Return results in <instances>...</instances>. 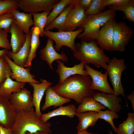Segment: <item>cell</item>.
I'll return each instance as SVG.
<instances>
[{
	"mask_svg": "<svg viewBox=\"0 0 134 134\" xmlns=\"http://www.w3.org/2000/svg\"><path fill=\"white\" fill-rule=\"evenodd\" d=\"M92 82L89 75L75 74L68 77L61 84L51 87L61 96L73 99L80 104L84 100L93 97L96 92L91 88Z\"/></svg>",
	"mask_w": 134,
	"mask_h": 134,
	"instance_id": "obj_1",
	"label": "cell"
},
{
	"mask_svg": "<svg viewBox=\"0 0 134 134\" xmlns=\"http://www.w3.org/2000/svg\"><path fill=\"white\" fill-rule=\"evenodd\" d=\"M77 48L73 52L74 57L84 64H92L97 67L106 70L110 58L97 44L95 40L89 41L81 40L76 45Z\"/></svg>",
	"mask_w": 134,
	"mask_h": 134,
	"instance_id": "obj_2",
	"label": "cell"
},
{
	"mask_svg": "<svg viewBox=\"0 0 134 134\" xmlns=\"http://www.w3.org/2000/svg\"><path fill=\"white\" fill-rule=\"evenodd\" d=\"M51 123H44L36 115L33 107L30 111H22L17 112L12 127L13 134L35 133L37 132L51 134Z\"/></svg>",
	"mask_w": 134,
	"mask_h": 134,
	"instance_id": "obj_3",
	"label": "cell"
},
{
	"mask_svg": "<svg viewBox=\"0 0 134 134\" xmlns=\"http://www.w3.org/2000/svg\"><path fill=\"white\" fill-rule=\"evenodd\" d=\"M116 15V11L109 9L97 14L88 16L79 27L84 29L83 32L79 34L76 38L85 41L95 40L100 27L110 20L114 19Z\"/></svg>",
	"mask_w": 134,
	"mask_h": 134,
	"instance_id": "obj_4",
	"label": "cell"
},
{
	"mask_svg": "<svg viewBox=\"0 0 134 134\" xmlns=\"http://www.w3.org/2000/svg\"><path fill=\"white\" fill-rule=\"evenodd\" d=\"M127 68L124 59H118L113 57L108 63L106 70L113 88L114 94L116 96L122 95L126 101L127 99L124 93L121 78L123 72Z\"/></svg>",
	"mask_w": 134,
	"mask_h": 134,
	"instance_id": "obj_5",
	"label": "cell"
},
{
	"mask_svg": "<svg viewBox=\"0 0 134 134\" xmlns=\"http://www.w3.org/2000/svg\"><path fill=\"white\" fill-rule=\"evenodd\" d=\"M83 31L84 29L82 28L73 31L54 32L44 30V35L55 42V45L54 47L56 50L59 51L63 46H65L70 48L73 52L77 48L75 39Z\"/></svg>",
	"mask_w": 134,
	"mask_h": 134,
	"instance_id": "obj_6",
	"label": "cell"
},
{
	"mask_svg": "<svg viewBox=\"0 0 134 134\" xmlns=\"http://www.w3.org/2000/svg\"><path fill=\"white\" fill-rule=\"evenodd\" d=\"M133 33V30L124 22H116L113 26V51H124Z\"/></svg>",
	"mask_w": 134,
	"mask_h": 134,
	"instance_id": "obj_7",
	"label": "cell"
},
{
	"mask_svg": "<svg viewBox=\"0 0 134 134\" xmlns=\"http://www.w3.org/2000/svg\"><path fill=\"white\" fill-rule=\"evenodd\" d=\"M116 22L114 19L110 20L100 29L96 35L95 40L103 51H113V26Z\"/></svg>",
	"mask_w": 134,
	"mask_h": 134,
	"instance_id": "obj_8",
	"label": "cell"
},
{
	"mask_svg": "<svg viewBox=\"0 0 134 134\" xmlns=\"http://www.w3.org/2000/svg\"><path fill=\"white\" fill-rule=\"evenodd\" d=\"M84 66L87 75L91 78V88L92 90L106 94H114L113 89L111 87L108 82V74L106 71L104 73H102V71L95 70L88 65L84 64Z\"/></svg>",
	"mask_w": 134,
	"mask_h": 134,
	"instance_id": "obj_9",
	"label": "cell"
},
{
	"mask_svg": "<svg viewBox=\"0 0 134 134\" xmlns=\"http://www.w3.org/2000/svg\"><path fill=\"white\" fill-rule=\"evenodd\" d=\"M74 7L67 15L64 31H73L80 27L84 22L87 16L85 10L79 5V0H71Z\"/></svg>",
	"mask_w": 134,
	"mask_h": 134,
	"instance_id": "obj_10",
	"label": "cell"
},
{
	"mask_svg": "<svg viewBox=\"0 0 134 134\" xmlns=\"http://www.w3.org/2000/svg\"><path fill=\"white\" fill-rule=\"evenodd\" d=\"M59 0H21L18 1V6L25 13H38L52 10Z\"/></svg>",
	"mask_w": 134,
	"mask_h": 134,
	"instance_id": "obj_11",
	"label": "cell"
},
{
	"mask_svg": "<svg viewBox=\"0 0 134 134\" xmlns=\"http://www.w3.org/2000/svg\"><path fill=\"white\" fill-rule=\"evenodd\" d=\"M9 100L17 112L22 111H30L34 106L30 91L25 88L12 93Z\"/></svg>",
	"mask_w": 134,
	"mask_h": 134,
	"instance_id": "obj_12",
	"label": "cell"
},
{
	"mask_svg": "<svg viewBox=\"0 0 134 134\" xmlns=\"http://www.w3.org/2000/svg\"><path fill=\"white\" fill-rule=\"evenodd\" d=\"M3 56L10 67L11 71L10 77L12 79H14L16 81L25 83H40L39 81L34 79L35 76L30 73L31 67L25 68L15 64L6 54L4 55Z\"/></svg>",
	"mask_w": 134,
	"mask_h": 134,
	"instance_id": "obj_13",
	"label": "cell"
},
{
	"mask_svg": "<svg viewBox=\"0 0 134 134\" xmlns=\"http://www.w3.org/2000/svg\"><path fill=\"white\" fill-rule=\"evenodd\" d=\"M17 113L9 100L0 95V125L6 128H12Z\"/></svg>",
	"mask_w": 134,
	"mask_h": 134,
	"instance_id": "obj_14",
	"label": "cell"
},
{
	"mask_svg": "<svg viewBox=\"0 0 134 134\" xmlns=\"http://www.w3.org/2000/svg\"><path fill=\"white\" fill-rule=\"evenodd\" d=\"M54 42L52 39L48 38L46 46L40 51L41 58L47 62L49 68L51 69H53L52 63L55 60H59L66 62L68 60L66 54L64 53L59 54L56 51L53 46Z\"/></svg>",
	"mask_w": 134,
	"mask_h": 134,
	"instance_id": "obj_15",
	"label": "cell"
},
{
	"mask_svg": "<svg viewBox=\"0 0 134 134\" xmlns=\"http://www.w3.org/2000/svg\"><path fill=\"white\" fill-rule=\"evenodd\" d=\"M57 62L58 65L56 72L59 77V84H61L67 78L72 75L78 74L88 75L86 70L84 69V64L81 62L71 67L65 66L64 62L60 60H57Z\"/></svg>",
	"mask_w": 134,
	"mask_h": 134,
	"instance_id": "obj_16",
	"label": "cell"
},
{
	"mask_svg": "<svg viewBox=\"0 0 134 134\" xmlns=\"http://www.w3.org/2000/svg\"><path fill=\"white\" fill-rule=\"evenodd\" d=\"M93 98L97 101L107 108L108 110L116 112H119L122 109V98L116 96L114 94H107L103 92H96Z\"/></svg>",
	"mask_w": 134,
	"mask_h": 134,
	"instance_id": "obj_17",
	"label": "cell"
},
{
	"mask_svg": "<svg viewBox=\"0 0 134 134\" xmlns=\"http://www.w3.org/2000/svg\"><path fill=\"white\" fill-rule=\"evenodd\" d=\"M40 81L41 83H29L34 89L32 101L34 106L35 107V112L36 116L40 118L42 114L40 108L42 99L46 89L53 84L52 82L43 79H41Z\"/></svg>",
	"mask_w": 134,
	"mask_h": 134,
	"instance_id": "obj_18",
	"label": "cell"
},
{
	"mask_svg": "<svg viewBox=\"0 0 134 134\" xmlns=\"http://www.w3.org/2000/svg\"><path fill=\"white\" fill-rule=\"evenodd\" d=\"M26 35V42L19 51L14 53L9 51L7 55L10 59H12L13 62L17 65L24 67L27 63L30 54L31 32L30 31Z\"/></svg>",
	"mask_w": 134,
	"mask_h": 134,
	"instance_id": "obj_19",
	"label": "cell"
},
{
	"mask_svg": "<svg viewBox=\"0 0 134 134\" xmlns=\"http://www.w3.org/2000/svg\"><path fill=\"white\" fill-rule=\"evenodd\" d=\"M8 33L11 34L10 44L14 53H17L25 44L26 35L14 21L11 26Z\"/></svg>",
	"mask_w": 134,
	"mask_h": 134,
	"instance_id": "obj_20",
	"label": "cell"
},
{
	"mask_svg": "<svg viewBox=\"0 0 134 134\" xmlns=\"http://www.w3.org/2000/svg\"><path fill=\"white\" fill-rule=\"evenodd\" d=\"M45 101L41 108L44 111L48 107L54 106L53 107L62 106L63 104L70 102L71 100L64 98L57 93L50 86L48 87L45 91Z\"/></svg>",
	"mask_w": 134,
	"mask_h": 134,
	"instance_id": "obj_21",
	"label": "cell"
},
{
	"mask_svg": "<svg viewBox=\"0 0 134 134\" xmlns=\"http://www.w3.org/2000/svg\"><path fill=\"white\" fill-rule=\"evenodd\" d=\"M98 114V112L95 111L76 113L75 115L79 120V123L76 127L77 133L83 131H87L90 127L94 126L99 119Z\"/></svg>",
	"mask_w": 134,
	"mask_h": 134,
	"instance_id": "obj_22",
	"label": "cell"
},
{
	"mask_svg": "<svg viewBox=\"0 0 134 134\" xmlns=\"http://www.w3.org/2000/svg\"><path fill=\"white\" fill-rule=\"evenodd\" d=\"M76 110V106L73 104L65 106H62L46 113L42 114L40 119L44 123H47L48 120L52 117L60 115L66 116L71 119L75 115Z\"/></svg>",
	"mask_w": 134,
	"mask_h": 134,
	"instance_id": "obj_23",
	"label": "cell"
},
{
	"mask_svg": "<svg viewBox=\"0 0 134 134\" xmlns=\"http://www.w3.org/2000/svg\"><path fill=\"white\" fill-rule=\"evenodd\" d=\"M11 73V70L8 72L6 80L0 85V95L9 99L12 93L20 91L26 83L13 81L10 77Z\"/></svg>",
	"mask_w": 134,
	"mask_h": 134,
	"instance_id": "obj_24",
	"label": "cell"
},
{
	"mask_svg": "<svg viewBox=\"0 0 134 134\" xmlns=\"http://www.w3.org/2000/svg\"><path fill=\"white\" fill-rule=\"evenodd\" d=\"M16 24L26 34L30 31V27L34 24L31 13L21 12L16 10L11 12Z\"/></svg>",
	"mask_w": 134,
	"mask_h": 134,
	"instance_id": "obj_25",
	"label": "cell"
},
{
	"mask_svg": "<svg viewBox=\"0 0 134 134\" xmlns=\"http://www.w3.org/2000/svg\"><path fill=\"white\" fill-rule=\"evenodd\" d=\"M74 7V4L71 0L69 4L62 12L49 25L46 27L44 30L49 31L56 28L58 30V31H64L68 13Z\"/></svg>",
	"mask_w": 134,
	"mask_h": 134,
	"instance_id": "obj_26",
	"label": "cell"
},
{
	"mask_svg": "<svg viewBox=\"0 0 134 134\" xmlns=\"http://www.w3.org/2000/svg\"><path fill=\"white\" fill-rule=\"evenodd\" d=\"M30 31L31 32V37L30 53L27 61L24 67L31 66L32 60L36 56V51L40 43V32L38 28L34 26Z\"/></svg>",
	"mask_w": 134,
	"mask_h": 134,
	"instance_id": "obj_27",
	"label": "cell"
},
{
	"mask_svg": "<svg viewBox=\"0 0 134 134\" xmlns=\"http://www.w3.org/2000/svg\"><path fill=\"white\" fill-rule=\"evenodd\" d=\"M106 108L95 100L93 97L86 99L82 102L76 109L77 113H82L89 111L98 112Z\"/></svg>",
	"mask_w": 134,
	"mask_h": 134,
	"instance_id": "obj_28",
	"label": "cell"
},
{
	"mask_svg": "<svg viewBox=\"0 0 134 134\" xmlns=\"http://www.w3.org/2000/svg\"><path fill=\"white\" fill-rule=\"evenodd\" d=\"M109 9L115 11H122L125 17L128 21L134 23V0H130L128 2L123 4L116 6L108 5Z\"/></svg>",
	"mask_w": 134,
	"mask_h": 134,
	"instance_id": "obj_29",
	"label": "cell"
},
{
	"mask_svg": "<svg viewBox=\"0 0 134 134\" xmlns=\"http://www.w3.org/2000/svg\"><path fill=\"white\" fill-rule=\"evenodd\" d=\"M126 120L117 127V134H134V114L129 112Z\"/></svg>",
	"mask_w": 134,
	"mask_h": 134,
	"instance_id": "obj_30",
	"label": "cell"
},
{
	"mask_svg": "<svg viewBox=\"0 0 134 134\" xmlns=\"http://www.w3.org/2000/svg\"><path fill=\"white\" fill-rule=\"evenodd\" d=\"M50 12V10H46L40 13H32L33 17L34 26L38 28L40 37H42L44 35V28L46 23L47 17Z\"/></svg>",
	"mask_w": 134,
	"mask_h": 134,
	"instance_id": "obj_31",
	"label": "cell"
},
{
	"mask_svg": "<svg viewBox=\"0 0 134 134\" xmlns=\"http://www.w3.org/2000/svg\"><path fill=\"white\" fill-rule=\"evenodd\" d=\"M71 1V0H61L55 4L52 11L47 16L45 27L60 15Z\"/></svg>",
	"mask_w": 134,
	"mask_h": 134,
	"instance_id": "obj_32",
	"label": "cell"
},
{
	"mask_svg": "<svg viewBox=\"0 0 134 134\" xmlns=\"http://www.w3.org/2000/svg\"><path fill=\"white\" fill-rule=\"evenodd\" d=\"M98 112V119H103L108 122L114 132L116 133L117 127L114 124L113 120L119 117L117 113L108 109L105 111L101 110Z\"/></svg>",
	"mask_w": 134,
	"mask_h": 134,
	"instance_id": "obj_33",
	"label": "cell"
},
{
	"mask_svg": "<svg viewBox=\"0 0 134 134\" xmlns=\"http://www.w3.org/2000/svg\"><path fill=\"white\" fill-rule=\"evenodd\" d=\"M104 0H92L89 8L85 11L87 16L92 15L103 12L105 7Z\"/></svg>",
	"mask_w": 134,
	"mask_h": 134,
	"instance_id": "obj_34",
	"label": "cell"
},
{
	"mask_svg": "<svg viewBox=\"0 0 134 134\" xmlns=\"http://www.w3.org/2000/svg\"><path fill=\"white\" fill-rule=\"evenodd\" d=\"M18 8V1L14 0H0V15L11 12Z\"/></svg>",
	"mask_w": 134,
	"mask_h": 134,
	"instance_id": "obj_35",
	"label": "cell"
},
{
	"mask_svg": "<svg viewBox=\"0 0 134 134\" xmlns=\"http://www.w3.org/2000/svg\"><path fill=\"white\" fill-rule=\"evenodd\" d=\"M14 20L11 12H6L0 15V29H5L8 33Z\"/></svg>",
	"mask_w": 134,
	"mask_h": 134,
	"instance_id": "obj_36",
	"label": "cell"
},
{
	"mask_svg": "<svg viewBox=\"0 0 134 134\" xmlns=\"http://www.w3.org/2000/svg\"><path fill=\"white\" fill-rule=\"evenodd\" d=\"M11 71L10 67L3 56L0 59V85L6 80L8 72Z\"/></svg>",
	"mask_w": 134,
	"mask_h": 134,
	"instance_id": "obj_37",
	"label": "cell"
},
{
	"mask_svg": "<svg viewBox=\"0 0 134 134\" xmlns=\"http://www.w3.org/2000/svg\"><path fill=\"white\" fill-rule=\"evenodd\" d=\"M8 33L5 29H0V47L10 50L11 47L8 39Z\"/></svg>",
	"mask_w": 134,
	"mask_h": 134,
	"instance_id": "obj_38",
	"label": "cell"
},
{
	"mask_svg": "<svg viewBox=\"0 0 134 134\" xmlns=\"http://www.w3.org/2000/svg\"><path fill=\"white\" fill-rule=\"evenodd\" d=\"M130 0H104L105 6L108 5H118L126 3Z\"/></svg>",
	"mask_w": 134,
	"mask_h": 134,
	"instance_id": "obj_39",
	"label": "cell"
},
{
	"mask_svg": "<svg viewBox=\"0 0 134 134\" xmlns=\"http://www.w3.org/2000/svg\"><path fill=\"white\" fill-rule=\"evenodd\" d=\"M92 0H79L80 5L85 11L89 7Z\"/></svg>",
	"mask_w": 134,
	"mask_h": 134,
	"instance_id": "obj_40",
	"label": "cell"
},
{
	"mask_svg": "<svg viewBox=\"0 0 134 134\" xmlns=\"http://www.w3.org/2000/svg\"><path fill=\"white\" fill-rule=\"evenodd\" d=\"M0 134H13L12 128H6L0 125Z\"/></svg>",
	"mask_w": 134,
	"mask_h": 134,
	"instance_id": "obj_41",
	"label": "cell"
},
{
	"mask_svg": "<svg viewBox=\"0 0 134 134\" xmlns=\"http://www.w3.org/2000/svg\"><path fill=\"white\" fill-rule=\"evenodd\" d=\"M128 99L130 101L131 103V106L134 111V92L133 91L131 94L127 96Z\"/></svg>",
	"mask_w": 134,
	"mask_h": 134,
	"instance_id": "obj_42",
	"label": "cell"
},
{
	"mask_svg": "<svg viewBox=\"0 0 134 134\" xmlns=\"http://www.w3.org/2000/svg\"><path fill=\"white\" fill-rule=\"evenodd\" d=\"M9 51L8 50L4 49L0 50V59L1 57L5 54L7 55Z\"/></svg>",
	"mask_w": 134,
	"mask_h": 134,
	"instance_id": "obj_43",
	"label": "cell"
},
{
	"mask_svg": "<svg viewBox=\"0 0 134 134\" xmlns=\"http://www.w3.org/2000/svg\"><path fill=\"white\" fill-rule=\"evenodd\" d=\"M77 134H98L97 133H93L87 132V131H83L80 133H77Z\"/></svg>",
	"mask_w": 134,
	"mask_h": 134,
	"instance_id": "obj_44",
	"label": "cell"
},
{
	"mask_svg": "<svg viewBox=\"0 0 134 134\" xmlns=\"http://www.w3.org/2000/svg\"><path fill=\"white\" fill-rule=\"evenodd\" d=\"M37 134H48L42 132H37Z\"/></svg>",
	"mask_w": 134,
	"mask_h": 134,
	"instance_id": "obj_45",
	"label": "cell"
},
{
	"mask_svg": "<svg viewBox=\"0 0 134 134\" xmlns=\"http://www.w3.org/2000/svg\"><path fill=\"white\" fill-rule=\"evenodd\" d=\"M26 134H37V132L34 134L32 133H30L28 132Z\"/></svg>",
	"mask_w": 134,
	"mask_h": 134,
	"instance_id": "obj_46",
	"label": "cell"
},
{
	"mask_svg": "<svg viewBox=\"0 0 134 134\" xmlns=\"http://www.w3.org/2000/svg\"><path fill=\"white\" fill-rule=\"evenodd\" d=\"M109 134H113L112 132V131H111L110 132H108Z\"/></svg>",
	"mask_w": 134,
	"mask_h": 134,
	"instance_id": "obj_47",
	"label": "cell"
}]
</instances>
